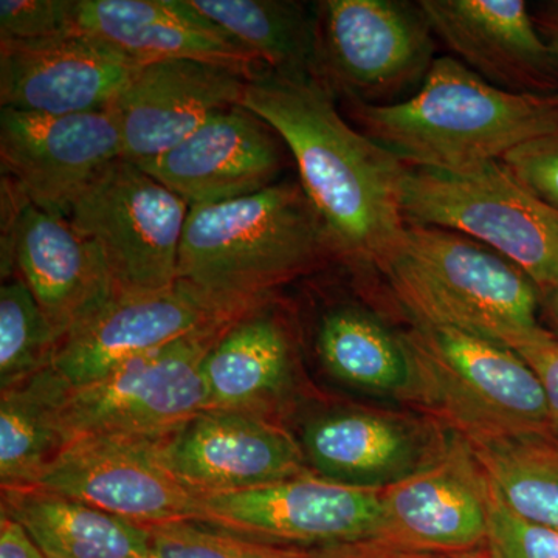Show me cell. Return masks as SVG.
<instances>
[{"instance_id": "1", "label": "cell", "mask_w": 558, "mask_h": 558, "mask_svg": "<svg viewBox=\"0 0 558 558\" xmlns=\"http://www.w3.org/2000/svg\"><path fill=\"white\" fill-rule=\"evenodd\" d=\"M241 106L288 146L337 255L377 267L405 229L400 197L409 167L352 128L315 76L263 73L247 81Z\"/></svg>"}, {"instance_id": "2", "label": "cell", "mask_w": 558, "mask_h": 558, "mask_svg": "<svg viewBox=\"0 0 558 558\" xmlns=\"http://www.w3.org/2000/svg\"><path fill=\"white\" fill-rule=\"evenodd\" d=\"M351 106L363 134L407 167L424 170H472L558 131V92L502 90L450 57L436 58L409 98Z\"/></svg>"}, {"instance_id": "3", "label": "cell", "mask_w": 558, "mask_h": 558, "mask_svg": "<svg viewBox=\"0 0 558 558\" xmlns=\"http://www.w3.org/2000/svg\"><path fill=\"white\" fill-rule=\"evenodd\" d=\"M328 255L336 248L301 183L278 182L240 199L191 207L179 281L248 312Z\"/></svg>"}, {"instance_id": "4", "label": "cell", "mask_w": 558, "mask_h": 558, "mask_svg": "<svg viewBox=\"0 0 558 558\" xmlns=\"http://www.w3.org/2000/svg\"><path fill=\"white\" fill-rule=\"evenodd\" d=\"M376 269L417 328L457 329L510 349L545 329L534 281L457 231L405 226Z\"/></svg>"}, {"instance_id": "5", "label": "cell", "mask_w": 558, "mask_h": 558, "mask_svg": "<svg viewBox=\"0 0 558 558\" xmlns=\"http://www.w3.org/2000/svg\"><path fill=\"white\" fill-rule=\"evenodd\" d=\"M403 340L417 400L472 446L553 436L542 381L513 349L449 328L414 326Z\"/></svg>"}, {"instance_id": "6", "label": "cell", "mask_w": 558, "mask_h": 558, "mask_svg": "<svg viewBox=\"0 0 558 558\" xmlns=\"http://www.w3.org/2000/svg\"><path fill=\"white\" fill-rule=\"evenodd\" d=\"M400 208L405 226L457 231L512 260L542 296L558 284V213L492 161L465 171L410 168Z\"/></svg>"}, {"instance_id": "7", "label": "cell", "mask_w": 558, "mask_h": 558, "mask_svg": "<svg viewBox=\"0 0 558 558\" xmlns=\"http://www.w3.org/2000/svg\"><path fill=\"white\" fill-rule=\"evenodd\" d=\"M315 38V78L351 105L400 101L421 87L436 60V36L418 2L325 0Z\"/></svg>"}, {"instance_id": "8", "label": "cell", "mask_w": 558, "mask_h": 558, "mask_svg": "<svg viewBox=\"0 0 558 558\" xmlns=\"http://www.w3.org/2000/svg\"><path fill=\"white\" fill-rule=\"evenodd\" d=\"M189 213L182 197L137 165L119 159L81 191L68 220L100 250L119 295L178 284Z\"/></svg>"}, {"instance_id": "9", "label": "cell", "mask_w": 558, "mask_h": 558, "mask_svg": "<svg viewBox=\"0 0 558 558\" xmlns=\"http://www.w3.org/2000/svg\"><path fill=\"white\" fill-rule=\"evenodd\" d=\"M226 326L138 355L100 380L73 387L64 410L70 440L81 436L160 440L205 411L202 365Z\"/></svg>"}, {"instance_id": "10", "label": "cell", "mask_w": 558, "mask_h": 558, "mask_svg": "<svg viewBox=\"0 0 558 558\" xmlns=\"http://www.w3.org/2000/svg\"><path fill=\"white\" fill-rule=\"evenodd\" d=\"M201 523L275 545L323 548L377 538L380 490L315 473L266 486L201 495Z\"/></svg>"}, {"instance_id": "11", "label": "cell", "mask_w": 558, "mask_h": 558, "mask_svg": "<svg viewBox=\"0 0 558 558\" xmlns=\"http://www.w3.org/2000/svg\"><path fill=\"white\" fill-rule=\"evenodd\" d=\"M490 484L472 444L454 436L410 476L380 490L374 542L469 557L488 534Z\"/></svg>"}, {"instance_id": "12", "label": "cell", "mask_w": 558, "mask_h": 558, "mask_svg": "<svg viewBox=\"0 0 558 558\" xmlns=\"http://www.w3.org/2000/svg\"><path fill=\"white\" fill-rule=\"evenodd\" d=\"M157 442L81 436L70 440L35 487L142 526L199 520L201 495L172 475L160 459Z\"/></svg>"}, {"instance_id": "13", "label": "cell", "mask_w": 558, "mask_h": 558, "mask_svg": "<svg viewBox=\"0 0 558 558\" xmlns=\"http://www.w3.org/2000/svg\"><path fill=\"white\" fill-rule=\"evenodd\" d=\"M121 159V135L109 109L43 116L0 108V161L22 199L68 219L92 179Z\"/></svg>"}, {"instance_id": "14", "label": "cell", "mask_w": 558, "mask_h": 558, "mask_svg": "<svg viewBox=\"0 0 558 558\" xmlns=\"http://www.w3.org/2000/svg\"><path fill=\"white\" fill-rule=\"evenodd\" d=\"M244 314L247 312L231 310L182 281L159 292L119 293L83 328L61 341L53 366L72 387H83L128 360L222 328Z\"/></svg>"}, {"instance_id": "15", "label": "cell", "mask_w": 558, "mask_h": 558, "mask_svg": "<svg viewBox=\"0 0 558 558\" xmlns=\"http://www.w3.org/2000/svg\"><path fill=\"white\" fill-rule=\"evenodd\" d=\"M163 464L197 495L310 475L301 442L271 418L205 410L157 442Z\"/></svg>"}, {"instance_id": "16", "label": "cell", "mask_w": 558, "mask_h": 558, "mask_svg": "<svg viewBox=\"0 0 558 558\" xmlns=\"http://www.w3.org/2000/svg\"><path fill=\"white\" fill-rule=\"evenodd\" d=\"M3 275L24 279L60 340L83 328L117 295L97 245L72 223L17 194L2 250Z\"/></svg>"}, {"instance_id": "17", "label": "cell", "mask_w": 558, "mask_h": 558, "mask_svg": "<svg viewBox=\"0 0 558 558\" xmlns=\"http://www.w3.org/2000/svg\"><path fill=\"white\" fill-rule=\"evenodd\" d=\"M143 64L84 32L0 43V106L73 116L109 109Z\"/></svg>"}, {"instance_id": "18", "label": "cell", "mask_w": 558, "mask_h": 558, "mask_svg": "<svg viewBox=\"0 0 558 558\" xmlns=\"http://www.w3.org/2000/svg\"><path fill=\"white\" fill-rule=\"evenodd\" d=\"M277 132L242 106L215 113L199 130L137 165L191 207L240 199L278 183L284 156Z\"/></svg>"}, {"instance_id": "19", "label": "cell", "mask_w": 558, "mask_h": 558, "mask_svg": "<svg viewBox=\"0 0 558 558\" xmlns=\"http://www.w3.org/2000/svg\"><path fill=\"white\" fill-rule=\"evenodd\" d=\"M247 81L196 61L143 64L109 108L121 159L143 165L175 148L215 113L241 106Z\"/></svg>"}, {"instance_id": "20", "label": "cell", "mask_w": 558, "mask_h": 558, "mask_svg": "<svg viewBox=\"0 0 558 558\" xmlns=\"http://www.w3.org/2000/svg\"><path fill=\"white\" fill-rule=\"evenodd\" d=\"M436 38L465 68L513 94H557L558 58L523 0H421Z\"/></svg>"}, {"instance_id": "21", "label": "cell", "mask_w": 558, "mask_h": 558, "mask_svg": "<svg viewBox=\"0 0 558 558\" xmlns=\"http://www.w3.org/2000/svg\"><path fill=\"white\" fill-rule=\"evenodd\" d=\"M76 28L138 64L196 61L245 80L267 72L252 51L189 0H76Z\"/></svg>"}, {"instance_id": "22", "label": "cell", "mask_w": 558, "mask_h": 558, "mask_svg": "<svg viewBox=\"0 0 558 558\" xmlns=\"http://www.w3.org/2000/svg\"><path fill=\"white\" fill-rule=\"evenodd\" d=\"M301 447L319 478L381 490L421 469L440 444L403 418L354 410L311 421Z\"/></svg>"}, {"instance_id": "23", "label": "cell", "mask_w": 558, "mask_h": 558, "mask_svg": "<svg viewBox=\"0 0 558 558\" xmlns=\"http://www.w3.org/2000/svg\"><path fill=\"white\" fill-rule=\"evenodd\" d=\"M263 306L233 319L209 349L202 365L205 410L271 418L289 395L295 371L292 336Z\"/></svg>"}, {"instance_id": "24", "label": "cell", "mask_w": 558, "mask_h": 558, "mask_svg": "<svg viewBox=\"0 0 558 558\" xmlns=\"http://www.w3.org/2000/svg\"><path fill=\"white\" fill-rule=\"evenodd\" d=\"M0 512L47 558H149L148 527L39 487L2 488Z\"/></svg>"}, {"instance_id": "25", "label": "cell", "mask_w": 558, "mask_h": 558, "mask_svg": "<svg viewBox=\"0 0 558 558\" xmlns=\"http://www.w3.org/2000/svg\"><path fill=\"white\" fill-rule=\"evenodd\" d=\"M315 348L323 368L349 388L381 398L417 399V377L403 336L365 307L323 315Z\"/></svg>"}, {"instance_id": "26", "label": "cell", "mask_w": 558, "mask_h": 558, "mask_svg": "<svg viewBox=\"0 0 558 558\" xmlns=\"http://www.w3.org/2000/svg\"><path fill=\"white\" fill-rule=\"evenodd\" d=\"M72 385L53 365L0 396V484L35 487L70 442L64 424Z\"/></svg>"}, {"instance_id": "27", "label": "cell", "mask_w": 558, "mask_h": 558, "mask_svg": "<svg viewBox=\"0 0 558 558\" xmlns=\"http://www.w3.org/2000/svg\"><path fill=\"white\" fill-rule=\"evenodd\" d=\"M275 75H315V16L286 0H189Z\"/></svg>"}, {"instance_id": "28", "label": "cell", "mask_w": 558, "mask_h": 558, "mask_svg": "<svg viewBox=\"0 0 558 558\" xmlns=\"http://www.w3.org/2000/svg\"><path fill=\"white\" fill-rule=\"evenodd\" d=\"M492 490L521 519L558 531V440L549 436L472 446Z\"/></svg>"}, {"instance_id": "29", "label": "cell", "mask_w": 558, "mask_h": 558, "mask_svg": "<svg viewBox=\"0 0 558 558\" xmlns=\"http://www.w3.org/2000/svg\"><path fill=\"white\" fill-rule=\"evenodd\" d=\"M61 340L24 279L0 288V389L16 387L53 365Z\"/></svg>"}, {"instance_id": "30", "label": "cell", "mask_w": 558, "mask_h": 558, "mask_svg": "<svg viewBox=\"0 0 558 558\" xmlns=\"http://www.w3.org/2000/svg\"><path fill=\"white\" fill-rule=\"evenodd\" d=\"M146 527L149 531V558H329L326 546L275 545L208 526L201 521H170Z\"/></svg>"}, {"instance_id": "31", "label": "cell", "mask_w": 558, "mask_h": 558, "mask_svg": "<svg viewBox=\"0 0 558 558\" xmlns=\"http://www.w3.org/2000/svg\"><path fill=\"white\" fill-rule=\"evenodd\" d=\"M483 558H558V531L521 519L490 487Z\"/></svg>"}, {"instance_id": "32", "label": "cell", "mask_w": 558, "mask_h": 558, "mask_svg": "<svg viewBox=\"0 0 558 558\" xmlns=\"http://www.w3.org/2000/svg\"><path fill=\"white\" fill-rule=\"evenodd\" d=\"M76 28V0H2L0 43L57 38Z\"/></svg>"}, {"instance_id": "33", "label": "cell", "mask_w": 558, "mask_h": 558, "mask_svg": "<svg viewBox=\"0 0 558 558\" xmlns=\"http://www.w3.org/2000/svg\"><path fill=\"white\" fill-rule=\"evenodd\" d=\"M499 161L532 196L558 213V131L523 143Z\"/></svg>"}, {"instance_id": "34", "label": "cell", "mask_w": 558, "mask_h": 558, "mask_svg": "<svg viewBox=\"0 0 558 558\" xmlns=\"http://www.w3.org/2000/svg\"><path fill=\"white\" fill-rule=\"evenodd\" d=\"M513 351L526 360L545 389L548 403L550 433L558 440V337L542 329L513 344Z\"/></svg>"}, {"instance_id": "35", "label": "cell", "mask_w": 558, "mask_h": 558, "mask_svg": "<svg viewBox=\"0 0 558 558\" xmlns=\"http://www.w3.org/2000/svg\"><path fill=\"white\" fill-rule=\"evenodd\" d=\"M329 558H470L464 556H450V554L425 553L399 548L381 542L347 543V545L326 546Z\"/></svg>"}, {"instance_id": "36", "label": "cell", "mask_w": 558, "mask_h": 558, "mask_svg": "<svg viewBox=\"0 0 558 558\" xmlns=\"http://www.w3.org/2000/svg\"><path fill=\"white\" fill-rule=\"evenodd\" d=\"M0 558H47L20 521L0 512Z\"/></svg>"}, {"instance_id": "37", "label": "cell", "mask_w": 558, "mask_h": 558, "mask_svg": "<svg viewBox=\"0 0 558 558\" xmlns=\"http://www.w3.org/2000/svg\"><path fill=\"white\" fill-rule=\"evenodd\" d=\"M534 20L543 39L558 58V2H549L539 7L537 13L534 14Z\"/></svg>"}, {"instance_id": "38", "label": "cell", "mask_w": 558, "mask_h": 558, "mask_svg": "<svg viewBox=\"0 0 558 558\" xmlns=\"http://www.w3.org/2000/svg\"><path fill=\"white\" fill-rule=\"evenodd\" d=\"M542 310L550 326V332L558 337V284L542 296Z\"/></svg>"}]
</instances>
